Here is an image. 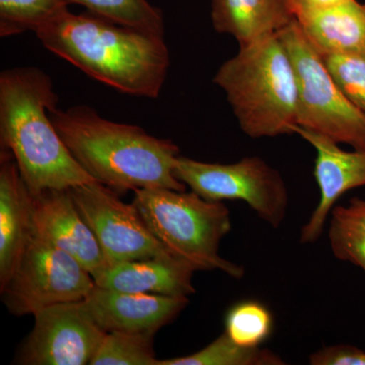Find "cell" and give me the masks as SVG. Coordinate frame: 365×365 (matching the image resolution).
I'll return each mask as SVG.
<instances>
[{
  "label": "cell",
  "mask_w": 365,
  "mask_h": 365,
  "mask_svg": "<svg viewBox=\"0 0 365 365\" xmlns=\"http://www.w3.org/2000/svg\"><path fill=\"white\" fill-rule=\"evenodd\" d=\"M322 58L341 91L365 115V59L346 55Z\"/></svg>",
  "instance_id": "obj_24"
},
{
  "label": "cell",
  "mask_w": 365,
  "mask_h": 365,
  "mask_svg": "<svg viewBox=\"0 0 365 365\" xmlns=\"http://www.w3.org/2000/svg\"><path fill=\"white\" fill-rule=\"evenodd\" d=\"M88 13L113 23L153 35L165 36L162 11L148 0H69Z\"/></svg>",
  "instance_id": "obj_20"
},
{
  "label": "cell",
  "mask_w": 365,
  "mask_h": 365,
  "mask_svg": "<svg viewBox=\"0 0 365 365\" xmlns=\"http://www.w3.org/2000/svg\"><path fill=\"white\" fill-rule=\"evenodd\" d=\"M46 49L120 93L157 98L170 68L163 36L66 11L35 32Z\"/></svg>",
  "instance_id": "obj_1"
},
{
  "label": "cell",
  "mask_w": 365,
  "mask_h": 365,
  "mask_svg": "<svg viewBox=\"0 0 365 365\" xmlns=\"http://www.w3.org/2000/svg\"><path fill=\"white\" fill-rule=\"evenodd\" d=\"M348 0H292L294 14L300 11H322L330 9Z\"/></svg>",
  "instance_id": "obj_26"
},
{
  "label": "cell",
  "mask_w": 365,
  "mask_h": 365,
  "mask_svg": "<svg viewBox=\"0 0 365 365\" xmlns=\"http://www.w3.org/2000/svg\"><path fill=\"white\" fill-rule=\"evenodd\" d=\"M69 191L108 265L173 256L153 234L136 206L123 202L114 190L95 182Z\"/></svg>",
  "instance_id": "obj_9"
},
{
  "label": "cell",
  "mask_w": 365,
  "mask_h": 365,
  "mask_svg": "<svg viewBox=\"0 0 365 365\" xmlns=\"http://www.w3.org/2000/svg\"><path fill=\"white\" fill-rule=\"evenodd\" d=\"M240 127L251 138L294 134L299 85L292 60L278 34L240 47L215 76Z\"/></svg>",
  "instance_id": "obj_4"
},
{
  "label": "cell",
  "mask_w": 365,
  "mask_h": 365,
  "mask_svg": "<svg viewBox=\"0 0 365 365\" xmlns=\"http://www.w3.org/2000/svg\"><path fill=\"white\" fill-rule=\"evenodd\" d=\"M33 316L35 324L19 354L20 364H90L107 334L83 300L53 304Z\"/></svg>",
  "instance_id": "obj_10"
},
{
  "label": "cell",
  "mask_w": 365,
  "mask_h": 365,
  "mask_svg": "<svg viewBox=\"0 0 365 365\" xmlns=\"http://www.w3.org/2000/svg\"><path fill=\"white\" fill-rule=\"evenodd\" d=\"M52 123L79 165L96 182L116 191H186L175 176L179 148L135 125L105 119L88 106L50 111Z\"/></svg>",
  "instance_id": "obj_2"
},
{
  "label": "cell",
  "mask_w": 365,
  "mask_h": 365,
  "mask_svg": "<svg viewBox=\"0 0 365 365\" xmlns=\"http://www.w3.org/2000/svg\"><path fill=\"white\" fill-rule=\"evenodd\" d=\"M153 333L107 332L91 365H158Z\"/></svg>",
  "instance_id": "obj_22"
},
{
  "label": "cell",
  "mask_w": 365,
  "mask_h": 365,
  "mask_svg": "<svg viewBox=\"0 0 365 365\" xmlns=\"http://www.w3.org/2000/svg\"><path fill=\"white\" fill-rule=\"evenodd\" d=\"M132 203L148 227L173 256L196 271L220 270L241 279L242 266L222 258L220 242L232 230L230 210L195 192L138 189Z\"/></svg>",
  "instance_id": "obj_5"
},
{
  "label": "cell",
  "mask_w": 365,
  "mask_h": 365,
  "mask_svg": "<svg viewBox=\"0 0 365 365\" xmlns=\"http://www.w3.org/2000/svg\"><path fill=\"white\" fill-rule=\"evenodd\" d=\"M216 32L232 36L240 47L276 35L297 20L292 0H212Z\"/></svg>",
  "instance_id": "obj_17"
},
{
  "label": "cell",
  "mask_w": 365,
  "mask_h": 365,
  "mask_svg": "<svg viewBox=\"0 0 365 365\" xmlns=\"http://www.w3.org/2000/svg\"><path fill=\"white\" fill-rule=\"evenodd\" d=\"M91 318L106 332L153 333L176 319L188 297L125 292L95 285L83 300Z\"/></svg>",
  "instance_id": "obj_13"
},
{
  "label": "cell",
  "mask_w": 365,
  "mask_h": 365,
  "mask_svg": "<svg viewBox=\"0 0 365 365\" xmlns=\"http://www.w3.org/2000/svg\"><path fill=\"white\" fill-rule=\"evenodd\" d=\"M58 95L37 67L0 74V145L16 160L31 193L95 182L73 158L52 123Z\"/></svg>",
  "instance_id": "obj_3"
},
{
  "label": "cell",
  "mask_w": 365,
  "mask_h": 365,
  "mask_svg": "<svg viewBox=\"0 0 365 365\" xmlns=\"http://www.w3.org/2000/svg\"><path fill=\"white\" fill-rule=\"evenodd\" d=\"M175 176L209 201L242 200L271 227L287 217L289 194L282 175L263 158L247 157L235 163L199 162L178 157Z\"/></svg>",
  "instance_id": "obj_7"
},
{
  "label": "cell",
  "mask_w": 365,
  "mask_h": 365,
  "mask_svg": "<svg viewBox=\"0 0 365 365\" xmlns=\"http://www.w3.org/2000/svg\"><path fill=\"white\" fill-rule=\"evenodd\" d=\"M195 272L176 257H155L107 265L93 280L98 287L120 292L189 297L195 292Z\"/></svg>",
  "instance_id": "obj_15"
},
{
  "label": "cell",
  "mask_w": 365,
  "mask_h": 365,
  "mask_svg": "<svg viewBox=\"0 0 365 365\" xmlns=\"http://www.w3.org/2000/svg\"><path fill=\"white\" fill-rule=\"evenodd\" d=\"M33 235L32 194L9 151L0 160V288L6 284Z\"/></svg>",
  "instance_id": "obj_14"
},
{
  "label": "cell",
  "mask_w": 365,
  "mask_h": 365,
  "mask_svg": "<svg viewBox=\"0 0 365 365\" xmlns=\"http://www.w3.org/2000/svg\"><path fill=\"white\" fill-rule=\"evenodd\" d=\"M295 19L321 56L365 59V4L348 0L322 11H300Z\"/></svg>",
  "instance_id": "obj_16"
},
{
  "label": "cell",
  "mask_w": 365,
  "mask_h": 365,
  "mask_svg": "<svg viewBox=\"0 0 365 365\" xmlns=\"http://www.w3.org/2000/svg\"><path fill=\"white\" fill-rule=\"evenodd\" d=\"M279 355L261 347H244L223 333L213 342L187 356L160 360L158 365H283Z\"/></svg>",
  "instance_id": "obj_19"
},
{
  "label": "cell",
  "mask_w": 365,
  "mask_h": 365,
  "mask_svg": "<svg viewBox=\"0 0 365 365\" xmlns=\"http://www.w3.org/2000/svg\"><path fill=\"white\" fill-rule=\"evenodd\" d=\"M278 36L297 73V126L365 151V115L341 91L297 20Z\"/></svg>",
  "instance_id": "obj_6"
},
{
  "label": "cell",
  "mask_w": 365,
  "mask_h": 365,
  "mask_svg": "<svg viewBox=\"0 0 365 365\" xmlns=\"http://www.w3.org/2000/svg\"><path fill=\"white\" fill-rule=\"evenodd\" d=\"M329 217V245L334 257L365 273V198L354 197L348 205H336Z\"/></svg>",
  "instance_id": "obj_18"
},
{
  "label": "cell",
  "mask_w": 365,
  "mask_h": 365,
  "mask_svg": "<svg viewBox=\"0 0 365 365\" xmlns=\"http://www.w3.org/2000/svg\"><path fill=\"white\" fill-rule=\"evenodd\" d=\"M273 316L267 307L256 300H245L228 309L225 332L237 344L261 347L273 331Z\"/></svg>",
  "instance_id": "obj_23"
},
{
  "label": "cell",
  "mask_w": 365,
  "mask_h": 365,
  "mask_svg": "<svg viewBox=\"0 0 365 365\" xmlns=\"http://www.w3.org/2000/svg\"><path fill=\"white\" fill-rule=\"evenodd\" d=\"M299 134L317 151L314 176L319 200L300 230L302 244L316 242L324 232L327 220L338 200L347 192L365 186V151H346L332 139L297 126Z\"/></svg>",
  "instance_id": "obj_12"
},
{
  "label": "cell",
  "mask_w": 365,
  "mask_h": 365,
  "mask_svg": "<svg viewBox=\"0 0 365 365\" xmlns=\"http://www.w3.org/2000/svg\"><path fill=\"white\" fill-rule=\"evenodd\" d=\"M31 194L33 234L71 255L95 279L108 265L107 261L69 189Z\"/></svg>",
  "instance_id": "obj_11"
},
{
  "label": "cell",
  "mask_w": 365,
  "mask_h": 365,
  "mask_svg": "<svg viewBox=\"0 0 365 365\" xmlns=\"http://www.w3.org/2000/svg\"><path fill=\"white\" fill-rule=\"evenodd\" d=\"M95 285L76 259L33 234L0 292L11 314L25 316L53 304L85 300Z\"/></svg>",
  "instance_id": "obj_8"
},
{
  "label": "cell",
  "mask_w": 365,
  "mask_h": 365,
  "mask_svg": "<svg viewBox=\"0 0 365 365\" xmlns=\"http://www.w3.org/2000/svg\"><path fill=\"white\" fill-rule=\"evenodd\" d=\"M69 6V0H0V37L36 32Z\"/></svg>",
  "instance_id": "obj_21"
},
{
  "label": "cell",
  "mask_w": 365,
  "mask_h": 365,
  "mask_svg": "<svg viewBox=\"0 0 365 365\" xmlns=\"http://www.w3.org/2000/svg\"><path fill=\"white\" fill-rule=\"evenodd\" d=\"M311 365H365V351L356 346H324L309 357Z\"/></svg>",
  "instance_id": "obj_25"
}]
</instances>
